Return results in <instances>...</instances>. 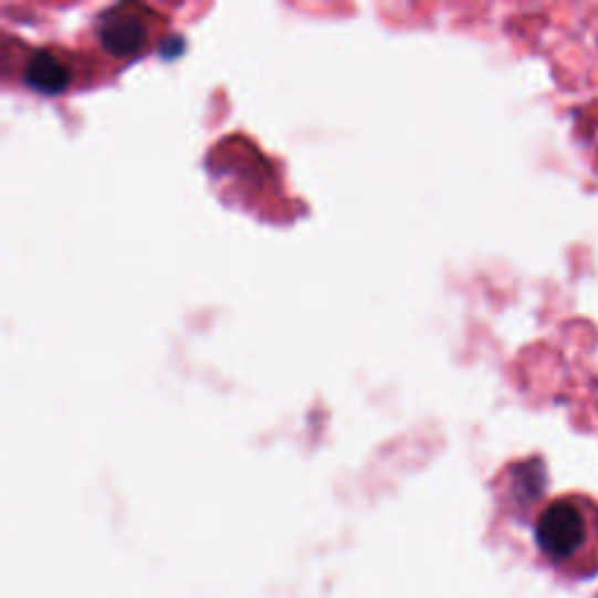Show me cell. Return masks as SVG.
Instances as JSON below:
<instances>
[{
    "label": "cell",
    "mask_w": 598,
    "mask_h": 598,
    "mask_svg": "<svg viewBox=\"0 0 598 598\" xmlns=\"http://www.w3.org/2000/svg\"><path fill=\"white\" fill-rule=\"evenodd\" d=\"M589 517L573 501H556L538 522V545L554 562H575L587 545Z\"/></svg>",
    "instance_id": "cell-1"
},
{
    "label": "cell",
    "mask_w": 598,
    "mask_h": 598,
    "mask_svg": "<svg viewBox=\"0 0 598 598\" xmlns=\"http://www.w3.org/2000/svg\"><path fill=\"white\" fill-rule=\"evenodd\" d=\"M98 40L113 56H134L148 43L150 10L136 3L108 8L98 17Z\"/></svg>",
    "instance_id": "cell-2"
},
{
    "label": "cell",
    "mask_w": 598,
    "mask_h": 598,
    "mask_svg": "<svg viewBox=\"0 0 598 598\" xmlns=\"http://www.w3.org/2000/svg\"><path fill=\"white\" fill-rule=\"evenodd\" d=\"M27 85L40 94H61L73 80L69 61L54 50H38L24 69Z\"/></svg>",
    "instance_id": "cell-3"
}]
</instances>
